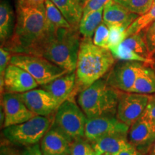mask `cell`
<instances>
[{"label": "cell", "instance_id": "obj_1", "mask_svg": "<svg viewBox=\"0 0 155 155\" xmlns=\"http://www.w3.org/2000/svg\"><path fill=\"white\" fill-rule=\"evenodd\" d=\"M53 29L56 28L48 22L45 3L32 4L27 0H17L14 32L2 47L12 54H32Z\"/></svg>", "mask_w": 155, "mask_h": 155}, {"label": "cell", "instance_id": "obj_2", "mask_svg": "<svg viewBox=\"0 0 155 155\" xmlns=\"http://www.w3.org/2000/svg\"><path fill=\"white\" fill-rule=\"evenodd\" d=\"M80 35L77 28L53 29L31 55L42 56L68 73L73 72L81 42Z\"/></svg>", "mask_w": 155, "mask_h": 155}, {"label": "cell", "instance_id": "obj_3", "mask_svg": "<svg viewBox=\"0 0 155 155\" xmlns=\"http://www.w3.org/2000/svg\"><path fill=\"white\" fill-rule=\"evenodd\" d=\"M116 58L108 48L96 45L92 38L81 40L75 69V91H82L111 71Z\"/></svg>", "mask_w": 155, "mask_h": 155}, {"label": "cell", "instance_id": "obj_4", "mask_svg": "<svg viewBox=\"0 0 155 155\" xmlns=\"http://www.w3.org/2000/svg\"><path fill=\"white\" fill-rule=\"evenodd\" d=\"M120 92L101 78L79 93L77 101L88 119L116 116Z\"/></svg>", "mask_w": 155, "mask_h": 155}, {"label": "cell", "instance_id": "obj_5", "mask_svg": "<svg viewBox=\"0 0 155 155\" xmlns=\"http://www.w3.org/2000/svg\"><path fill=\"white\" fill-rule=\"evenodd\" d=\"M87 119L88 118L79 105L70 98L58 106L51 127L72 142L84 137Z\"/></svg>", "mask_w": 155, "mask_h": 155}, {"label": "cell", "instance_id": "obj_6", "mask_svg": "<svg viewBox=\"0 0 155 155\" xmlns=\"http://www.w3.org/2000/svg\"><path fill=\"white\" fill-rule=\"evenodd\" d=\"M53 118L36 116L19 124L4 128L3 135L11 144L26 147L35 144L49 130Z\"/></svg>", "mask_w": 155, "mask_h": 155}, {"label": "cell", "instance_id": "obj_7", "mask_svg": "<svg viewBox=\"0 0 155 155\" xmlns=\"http://www.w3.org/2000/svg\"><path fill=\"white\" fill-rule=\"evenodd\" d=\"M10 64L17 65L28 71L39 86H42L68 73L46 58L31 54H12Z\"/></svg>", "mask_w": 155, "mask_h": 155}, {"label": "cell", "instance_id": "obj_8", "mask_svg": "<svg viewBox=\"0 0 155 155\" xmlns=\"http://www.w3.org/2000/svg\"><path fill=\"white\" fill-rule=\"evenodd\" d=\"M150 96L149 94L121 91L116 117L130 127L144 114Z\"/></svg>", "mask_w": 155, "mask_h": 155}, {"label": "cell", "instance_id": "obj_9", "mask_svg": "<svg viewBox=\"0 0 155 155\" xmlns=\"http://www.w3.org/2000/svg\"><path fill=\"white\" fill-rule=\"evenodd\" d=\"M144 65L141 62L121 61L108 73L106 80L110 86L120 91L130 92Z\"/></svg>", "mask_w": 155, "mask_h": 155}, {"label": "cell", "instance_id": "obj_10", "mask_svg": "<svg viewBox=\"0 0 155 155\" xmlns=\"http://www.w3.org/2000/svg\"><path fill=\"white\" fill-rule=\"evenodd\" d=\"M129 127L120 121L116 116L91 118L87 119L84 137L94 143L108 135L116 133L128 134Z\"/></svg>", "mask_w": 155, "mask_h": 155}, {"label": "cell", "instance_id": "obj_11", "mask_svg": "<svg viewBox=\"0 0 155 155\" xmlns=\"http://www.w3.org/2000/svg\"><path fill=\"white\" fill-rule=\"evenodd\" d=\"M3 108V128L19 124L37 115L27 107L17 94L5 93L2 98Z\"/></svg>", "mask_w": 155, "mask_h": 155}, {"label": "cell", "instance_id": "obj_12", "mask_svg": "<svg viewBox=\"0 0 155 155\" xmlns=\"http://www.w3.org/2000/svg\"><path fill=\"white\" fill-rule=\"evenodd\" d=\"M39 86L34 78L22 68L9 64L1 81V91L5 93L22 94Z\"/></svg>", "mask_w": 155, "mask_h": 155}, {"label": "cell", "instance_id": "obj_13", "mask_svg": "<svg viewBox=\"0 0 155 155\" xmlns=\"http://www.w3.org/2000/svg\"><path fill=\"white\" fill-rule=\"evenodd\" d=\"M17 94L27 107L37 116H49L55 113L59 106L53 97L44 88H35Z\"/></svg>", "mask_w": 155, "mask_h": 155}, {"label": "cell", "instance_id": "obj_14", "mask_svg": "<svg viewBox=\"0 0 155 155\" xmlns=\"http://www.w3.org/2000/svg\"><path fill=\"white\" fill-rule=\"evenodd\" d=\"M129 142L146 154L155 141V124L142 116L129 127Z\"/></svg>", "mask_w": 155, "mask_h": 155}, {"label": "cell", "instance_id": "obj_15", "mask_svg": "<svg viewBox=\"0 0 155 155\" xmlns=\"http://www.w3.org/2000/svg\"><path fill=\"white\" fill-rule=\"evenodd\" d=\"M76 87L75 71L68 73L42 86L57 101L58 106L71 98Z\"/></svg>", "mask_w": 155, "mask_h": 155}, {"label": "cell", "instance_id": "obj_16", "mask_svg": "<svg viewBox=\"0 0 155 155\" xmlns=\"http://www.w3.org/2000/svg\"><path fill=\"white\" fill-rule=\"evenodd\" d=\"M71 142L63 134L50 127L40 140L43 155H70Z\"/></svg>", "mask_w": 155, "mask_h": 155}, {"label": "cell", "instance_id": "obj_17", "mask_svg": "<svg viewBox=\"0 0 155 155\" xmlns=\"http://www.w3.org/2000/svg\"><path fill=\"white\" fill-rule=\"evenodd\" d=\"M139 17V15L128 10L115 0H109L104 7L103 22L108 27L121 25L127 30Z\"/></svg>", "mask_w": 155, "mask_h": 155}, {"label": "cell", "instance_id": "obj_18", "mask_svg": "<svg viewBox=\"0 0 155 155\" xmlns=\"http://www.w3.org/2000/svg\"><path fill=\"white\" fill-rule=\"evenodd\" d=\"M92 144L98 155H116L127 148L131 143L128 139V134L116 133L106 136Z\"/></svg>", "mask_w": 155, "mask_h": 155}, {"label": "cell", "instance_id": "obj_19", "mask_svg": "<svg viewBox=\"0 0 155 155\" xmlns=\"http://www.w3.org/2000/svg\"><path fill=\"white\" fill-rule=\"evenodd\" d=\"M59 9L73 28L78 29L83 17V8L77 0H50Z\"/></svg>", "mask_w": 155, "mask_h": 155}, {"label": "cell", "instance_id": "obj_20", "mask_svg": "<svg viewBox=\"0 0 155 155\" xmlns=\"http://www.w3.org/2000/svg\"><path fill=\"white\" fill-rule=\"evenodd\" d=\"M14 12L7 0L0 4V41L3 46L12 35L15 28Z\"/></svg>", "mask_w": 155, "mask_h": 155}, {"label": "cell", "instance_id": "obj_21", "mask_svg": "<svg viewBox=\"0 0 155 155\" xmlns=\"http://www.w3.org/2000/svg\"><path fill=\"white\" fill-rule=\"evenodd\" d=\"M130 92L143 94H155V71L144 65L136 79Z\"/></svg>", "mask_w": 155, "mask_h": 155}, {"label": "cell", "instance_id": "obj_22", "mask_svg": "<svg viewBox=\"0 0 155 155\" xmlns=\"http://www.w3.org/2000/svg\"><path fill=\"white\" fill-rule=\"evenodd\" d=\"M104 9L93 12L86 17H82L78 26V30L83 38H92L97 28L103 22Z\"/></svg>", "mask_w": 155, "mask_h": 155}, {"label": "cell", "instance_id": "obj_23", "mask_svg": "<svg viewBox=\"0 0 155 155\" xmlns=\"http://www.w3.org/2000/svg\"><path fill=\"white\" fill-rule=\"evenodd\" d=\"M116 59L122 61H137L147 64L149 65H154L155 62L147 59L139 54L135 53L130 48L126 47L124 45L120 44L117 47L109 49Z\"/></svg>", "mask_w": 155, "mask_h": 155}, {"label": "cell", "instance_id": "obj_24", "mask_svg": "<svg viewBox=\"0 0 155 155\" xmlns=\"http://www.w3.org/2000/svg\"><path fill=\"white\" fill-rule=\"evenodd\" d=\"M45 5L46 9V16L48 22L51 26L56 29L72 28L59 9L50 0H45Z\"/></svg>", "mask_w": 155, "mask_h": 155}, {"label": "cell", "instance_id": "obj_25", "mask_svg": "<svg viewBox=\"0 0 155 155\" xmlns=\"http://www.w3.org/2000/svg\"><path fill=\"white\" fill-rule=\"evenodd\" d=\"M121 44L124 45L126 47L130 48L131 50H132L133 51H134L135 53L139 54L142 57L154 61L151 59L150 57L148 48H147L146 42H145L144 36H143L141 32L128 36Z\"/></svg>", "mask_w": 155, "mask_h": 155}, {"label": "cell", "instance_id": "obj_26", "mask_svg": "<svg viewBox=\"0 0 155 155\" xmlns=\"http://www.w3.org/2000/svg\"><path fill=\"white\" fill-rule=\"evenodd\" d=\"M155 21V5L144 15H140L127 30V37L139 33Z\"/></svg>", "mask_w": 155, "mask_h": 155}, {"label": "cell", "instance_id": "obj_27", "mask_svg": "<svg viewBox=\"0 0 155 155\" xmlns=\"http://www.w3.org/2000/svg\"><path fill=\"white\" fill-rule=\"evenodd\" d=\"M131 12L140 15H144L154 5V0H115Z\"/></svg>", "mask_w": 155, "mask_h": 155}, {"label": "cell", "instance_id": "obj_28", "mask_svg": "<svg viewBox=\"0 0 155 155\" xmlns=\"http://www.w3.org/2000/svg\"><path fill=\"white\" fill-rule=\"evenodd\" d=\"M70 155H98L92 142L86 137H81L71 142Z\"/></svg>", "mask_w": 155, "mask_h": 155}, {"label": "cell", "instance_id": "obj_29", "mask_svg": "<svg viewBox=\"0 0 155 155\" xmlns=\"http://www.w3.org/2000/svg\"><path fill=\"white\" fill-rule=\"evenodd\" d=\"M109 28V38H108V48L111 49L119 46L126 38L127 35V29L121 25H111L108 27Z\"/></svg>", "mask_w": 155, "mask_h": 155}, {"label": "cell", "instance_id": "obj_30", "mask_svg": "<svg viewBox=\"0 0 155 155\" xmlns=\"http://www.w3.org/2000/svg\"><path fill=\"white\" fill-rule=\"evenodd\" d=\"M108 38H109V28L107 25L102 22L95 32L93 37V42L99 47L108 48Z\"/></svg>", "mask_w": 155, "mask_h": 155}, {"label": "cell", "instance_id": "obj_31", "mask_svg": "<svg viewBox=\"0 0 155 155\" xmlns=\"http://www.w3.org/2000/svg\"><path fill=\"white\" fill-rule=\"evenodd\" d=\"M141 32L146 42L150 57L155 61V21L144 29Z\"/></svg>", "mask_w": 155, "mask_h": 155}, {"label": "cell", "instance_id": "obj_32", "mask_svg": "<svg viewBox=\"0 0 155 155\" xmlns=\"http://www.w3.org/2000/svg\"><path fill=\"white\" fill-rule=\"evenodd\" d=\"M109 0H89L83 7V17H86L93 12L97 11L98 9L104 8L105 5L108 2Z\"/></svg>", "mask_w": 155, "mask_h": 155}, {"label": "cell", "instance_id": "obj_33", "mask_svg": "<svg viewBox=\"0 0 155 155\" xmlns=\"http://www.w3.org/2000/svg\"><path fill=\"white\" fill-rule=\"evenodd\" d=\"M12 53L9 50L4 47L0 48V75H1V81L2 80L5 75L6 69L10 64V60Z\"/></svg>", "mask_w": 155, "mask_h": 155}, {"label": "cell", "instance_id": "obj_34", "mask_svg": "<svg viewBox=\"0 0 155 155\" xmlns=\"http://www.w3.org/2000/svg\"><path fill=\"white\" fill-rule=\"evenodd\" d=\"M142 116L155 124V94H150V99Z\"/></svg>", "mask_w": 155, "mask_h": 155}, {"label": "cell", "instance_id": "obj_35", "mask_svg": "<svg viewBox=\"0 0 155 155\" xmlns=\"http://www.w3.org/2000/svg\"><path fill=\"white\" fill-rule=\"evenodd\" d=\"M0 155H22V152H20L12 145L4 143L1 144Z\"/></svg>", "mask_w": 155, "mask_h": 155}, {"label": "cell", "instance_id": "obj_36", "mask_svg": "<svg viewBox=\"0 0 155 155\" xmlns=\"http://www.w3.org/2000/svg\"><path fill=\"white\" fill-rule=\"evenodd\" d=\"M22 155H43L40 145L37 143L35 144L28 146L22 152Z\"/></svg>", "mask_w": 155, "mask_h": 155}, {"label": "cell", "instance_id": "obj_37", "mask_svg": "<svg viewBox=\"0 0 155 155\" xmlns=\"http://www.w3.org/2000/svg\"><path fill=\"white\" fill-rule=\"evenodd\" d=\"M116 155H145L132 144H130L127 148L124 149Z\"/></svg>", "mask_w": 155, "mask_h": 155}, {"label": "cell", "instance_id": "obj_38", "mask_svg": "<svg viewBox=\"0 0 155 155\" xmlns=\"http://www.w3.org/2000/svg\"><path fill=\"white\" fill-rule=\"evenodd\" d=\"M147 154H148V155H155V141L153 143Z\"/></svg>", "mask_w": 155, "mask_h": 155}, {"label": "cell", "instance_id": "obj_39", "mask_svg": "<svg viewBox=\"0 0 155 155\" xmlns=\"http://www.w3.org/2000/svg\"><path fill=\"white\" fill-rule=\"evenodd\" d=\"M27 1L32 4H42L45 3V0H27Z\"/></svg>", "mask_w": 155, "mask_h": 155}, {"label": "cell", "instance_id": "obj_40", "mask_svg": "<svg viewBox=\"0 0 155 155\" xmlns=\"http://www.w3.org/2000/svg\"><path fill=\"white\" fill-rule=\"evenodd\" d=\"M77 1H78V2L81 6H82L83 8V7H84V6L86 5V4L88 2L89 0H77Z\"/></svg>", "mask_w": 155, "mask_h": 155}, {"label": "cell", "instance_id": "obj_41", "mask_svg": "<svg viewBox=\"0 0 155 155\" xmlns=\"http://www.w3.org/2000/svg\"><path fill=\"white\" fill-rule=\"evenodd\" d=\"M101 155H108V154H101Z\"/></svg>", "mask_w": 155, "mask_h": 155}, {"label": "cell", "instance_id": "obj_42", "mask_svg": "<svg viewBox=\"0 0 155 155\" xmlns=\"http://www.w3.org/2000/svg\"><path fill=\"white\" fill-rule=\"evenodd\" d=\"M154 5H155V0H154Z\"/></svg>", "mask_w": 155, "mask_h": 155}, {"label": "cell", "instance_id": "obj_43", "mask_svg": "<svg viewBox=\"0 0 155 155\" xmlns=\"http://www.w3.org/2000/svg\"><path fill=\"white\" fill-rule=\"evenodd\" d=\"M154 71H155V63H154Z\"/></svg>", "mask_w": 155, "mask_h": 155}]
</instances>
